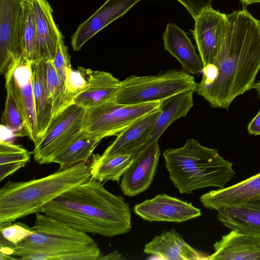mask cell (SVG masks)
I'll return each mask as SVG.
<instances>
[{
  "mask_svg": "<svg viewBox=\"0 0 260 260\" xmlns=\"http://www.w3.org/2000/svg\"><path fill=\"white\" fill-rule=\"evenodd\" d=\"M141 1L107 0L93 14L80 24L73 35L71 45L73 50L80 51L83 46L96 34L122 16Z\"/></svg>",
  "mask_w": 260,
  "mask_h": 260,
  "instance_id": "cell-14",
  "label": "cell"
},
{
  "mask_svg": "<svg viewBox=\"0 0 260 260\" xmlns=\"http://www.w3.org/2000/svg\"><path fill=\"white\" fill-rule=\"evenodd\" d=\"M90 178L89 166L81 162L38 179L9 180L0 188V223L41 212L52 200Z\"/></svg>",
  "mask_w": 260,
  "mask_h": 260,
  "instance_id": "cell-4",
  "label": "cell"
},
{
  "mask_svg": "<svg viewBox=\"0 0 260 260\" xmlns=\"http://www.w3.org/2000/svg\"><path fill=\"white\" fill-rule=\"evenodd\" d=\"M41 213L80 232L106 237L132 229L131 210L124 198L91 178L52 200Z\"/></svg>",
  "mask_w": 260,
  "mask_h": 260,
  "instance_id": "cell-2",
  "label": "cell"
},
{
  "mask_svg": "<svg viewBox=\"0 0 260 260\" xmlns=\"http://www.w3.org/2000/svg\"><path fill=\"white\" fill-rule=\"evenodd\" d=\"M194 21V37L204 67L215 60L225 38L229 21L226 14L211 7L203 9Z\"/></svg>",
  "mask_w": 260,
  "mask_h": 260,
  "instance_id": "cell-11",
  "label": "cell"
},
{
  "mask_svg": "<svg viewBox=\"0 0 260 260\" xmlns=\"http://www.w3.org/2000/svg\"><path fill=\"white\" fill-rule=\"evenodd\" d=\"M63 39V36L61 31L59 30L56 51L54 57L52 60V62L64 87L67 73L72 69V67L70 61V55L68 52V47L64 44Z\"/></svg>",
  "mask_w": 260,
  "mask_h": 260,
  "instance_id": "cell-31",
  "label": "cell"
},
{
  "mask_svg": "<svg viewBox=\"0 0 260 260\" xmlns=\"http://www.w3.org/2000/svg\"><path fill=\"white\" fill-rule=\"evenodd\" d=\"M216 211L218 220L227 228L260 237V198Z\"/></svg>",
  "mask_w": 260,
  "mask_h": 260,
  "instance_id": "cell-22",
  "label": "cell"
},
{
  "mask_svg": "<svg viewBox=\"0 0 260 260\" xmlns=\"http://www.w3.org/2000/svg\"><path fill=\"white\" fill-rule=\"evenodd\" d=\"M160 101L123 105L113 101L87 109L82 133L101 141L117 136L144 116L160 108Z\"/></svg>",
  "mask_w": 260,
  "mask_h": 260,
  "instance_id": "cell-7",
  "label": "cell"
},
{
  "mask_svg": "<svg viewBox=\"0 0 260 260\" xmlns=\"http://www.w3.org/2000/svg\"><path fill=\"white\" fill-rule=\"evenodd\" d=\"M123 259L122 255L118 251H115L110 253L105 256H102L99 258V259Z\"/></svg>",
  "mask_w": 260,
  "mask_h": 260,
  "instance_id": "cell-35",
  "label": "cell"
},
{
  "mask_svg": "<svg viewBox=\"0 0 260 260\" xmlns=\"http://www.w3.org/2000/svg\"><path fill=\"white\" fill-rule=\"evenodd\" d=\"M0 231L3 236L15 246L34 233L30 228L20 222L0 223Z\"/></svg>",
  "mask_w": 260,
  "mask_h": 260,
  "instance_id": "cell-32",
  "label": "cell"
},
{
  "mask_svg": "<svg viewBox=\"0 0 260 260\" xmlns=\"http://www.w3.org/2000/svg\"><path fill=\"white\" fill-rule=\"evenodd\" d=\"M30 68L38 131V141L36 144H37L53 118V105L47 89L42 61L30 63Z\"/></svg>",
  "mask_w": 260,
  "mask_h": 260,
  "instance_id": "cell-24",
  "label": "cell"
},
{
  "mask_svg": "<svg viewBox=\"0 0 260 260\" xmlns=\"http://www.w3.org/2000/svg\"><path fill=\"white\" fill-rule=\"evenodd\" d=\"M2 125L8 128L15 137L26 136L25 127L22 118L12 98L7 93Z\"/></svg>",
  "mask_w": 260,
  "mask_h": 260,
  "instance_id": "cell-30",
  "label": "cell"
},
{
  "mask_svg": "<svg viewBox=\"0 0 260 260\" xmlns=\"http://www.w3.org/2000/svg\"><path fill=\"white\" fill-rule=\"evenodd\" d=\"M260 198V173L233 185L211 190L202 194L200 200L210 210L245 204Z\"/></svg>",
  "mask_w": 260,
  "mask_h": 260,
  "instance_id": "cell-16",
  "label": "cell"
},
{
  "mask_svg": "<svg viewBox=\"0 0 260 260\" xmlns=\"http://www.w3.org/2000/svg\"><path fill=\"white\" fill-rule=\"evenodd\" d=\"M135 155L115 154L103 156L95 154L89 166L91 178L102 182L108 181L119 183L132 164Z\"/></svg>",
  "mask_w": 260,
  "mask_h": 260,
  "instance_id": "cell-25",
  "label": "cell"
},
{
  "mask_svg": "<svg viewBox=\"0 0 260 260\" xmlns=\"http://www.w3.org/2000/svg\"><path fill=\"white\" fill-rule=\"evenodd\" d=\"M241 2L246 5H249L253 3H260V0H240Z\"/></svg>",
  "mask_w": 260,
  "mask_h": 260,
  "instance_id": "cell-36",
  "label": "cell"
},
{
  "mask_svg": "<svg viewBox=\"0 0 260 260\" xmlns=\"http://www.w3.org/2000/svg\"><path fill=\"white\" fill-rule=\"evenodd\" d=\"M252 89L256 90L257 95L260 98V80L255 82Z\"/></svg>",
  "mask_w": 260,
  "mask_h": 260,
  "instance_id": "cell-37",
  "label": "cell"
},
{
  "mask_svg": "<svg viewBox=\"0 0 260 260\" xmlns=\"http://www.w3.org/2000/svg\"><path fill=\"white\" fill-rule=\"evenodd\" d=\"M34 233L18 243L13 256L22 260H99L98 244L88 234L41 212L36 213Z\"/></svg>",
  "mask_w": 260,
  "mask_h": 260,
  "instance_id": "cell-3",
  "label": "cell"
},
{
  "mask_svg": "<svg viewBox=\"0 0 260 260\" xmlns=\"http://www.w3.org/2000/svg\"><path fill=\"white\" fill-rule=\"evenodd\" d=\"M214 252L207 260H260V237L231 230L213 245Z\"/></svg>",
  "mask_w": 260,
  "mask_h": 260,
  "instance_id": "cell-15",
  "label": "cell"
},
{
  "mask_svg": "<svg viewBox=\"0 0 260 260\" xmlns=\"http://www.w3.org/2000/svg\"><path fill=\"white\" fill-rule=\"evenodd\" d=\"M160 154L158 141L144 146L121 178L120 187L126 196L134 197L146 190L155 174Z\"/></svg>",
  "mask_w": 260,
  "mask_h": 260,
  "instance_id": "cell-13",
  "label": "cell"
},
{
  "mask_svg": "<svg viewBox=\"0 0 260 260\" xmlns=\"http://www.w3.org/2000/svg\"><path fill=\"white\" fill-rule=\"evenodd\" d=\"M35 16L41 61L52 60L55 55L59 29L53 10L47 0H30Z\"/></svg>",
  "mask_w": 260,
  "mask_h": 260,
  "instance_id": "cell-21",
  "label": "cell"
},
{
  "mask_svg": "<svg viewBox=\"0 0 260 260\" xmlns=\"http://www.w3.org/2000/svg\"><path fill=\"white\" fill-rule=\"evenodd\" d=\"M22 24V57L31 63L41 61L35 16L30 0H23Z\"/></svg>",
  "mask_w": 260,
  "mask_h": 260,
  "instance_id": "cell-27",
  "label": "cell"
},
{
  "mask_svg": "<svg viewBox=\"0 0 260 260\" xmlns=\"http://www.w3.org/2000/svg\"><path fill=\"white\" fill-rule=\"evenodd\" d=\"M159 109L144 116L124 129L102 155H135L138 153L150 139Z\"/></svg>",
  "mask_w": 260,
  "mask_h": 260,
  "instance_id": "cell-17",
  "label": "cell"
},
{
  "mask_svg": "<svg viewBox=\"0 0 260 260\" xmlns=\"http://www.w3.org/2000/svg\"><path fill=\"white\" fill-rule=\"evenodd\" d=\"M49 96L53 105V117L73 104L67 96L64 87L52 60L42 61Z\"/></svg>",
  "mask_w": 260,
  "mask_h": 260,
  "instance_id": "cell-29",
  "label": "cell"
},
{
  "mask_svg": "<svg viewBox=\"0 0 260 260\" xmlns=\"http://www.w3.org/2000/svg\"><path fill=\"white\" fill-rule=\"evenodd\" d=\"M162 40L165 49L179 61L183 71L191 75L202 73L201 58L183 30L175 24L169 23Z\"/></svg>",
  "mask_w": 260,
  "mask_h": 260,
  "instance_id": "cell-20",
  "label": "cell"
},
{
  "mask_svg": "<svg viewBox=\"0 0 260 260\" xmlns=\"http://www.w3.org/2000/svg\"><path fill=\"white\" fill-rule=\"evenodd\" d=\"M134 213L143 219L152 221L184 222L199 217L202 212L191 203L167 194H159L154 198L136 204Z\"/></svg>",
  "mask_w": 260,
  "mask_h": 260,
  "instance_id": "cell-12",
  "label": "cell"
},
{
  "mask_svg": "<svg viewBox=\"0 0 260 260\" xmlns=\"http://www.w3.org/2000/svg\"><path fill=\"white\" fill-rule=\"evenodd\" d=\"M193 91H184L160 101L159 113L153 129L144 146L158 141L174 121L186 116L193 106Z\"/></svg>",
  "mask_w": 260,
  "mask_h": 260,
  "instance_id": "cell-23",
  "label": "cell"
},
{
  "mask_svg": "<svg viewBox=\"0 0 260 260\" xmlns=\"http://www.w3.org/2000/svg\"><path fill=\"white\" fill-rule=\"evenodd\" d=\"M197 84L192 75L176 69L155 75H131L121 81L113 102L133 105L162 101L182 92H196Z\"/></svg>",
  "mask_w": 260,
  "mask_h": 260,
  "instance_id": "cell-6",
  "label": "cell"
},
{
  "mask_svg": "<svg viewBox=\"0 0 260 260\" xmlns=\"http://www.w3.org/2000/svg\"><path fill=\"white\" fill-rule=\"evenodd\" d=\"M247 131L250 135H260V110L248 123Z\"/></svg>",
  "mask_w": 260,
  "mask_h": 260,
  "instance_id": "cell-34",
  "label": "cell"
},
{
  "mask_svg": "<svg viewBox=\"0 0 260 260\" xmlns=\"http://www.w3.org/2000/svg\"><path fill=\"white\" fill-rule=\"evenodd\" d=\"M229 25L212 64L203 67L196 92L212 108L228 109L252 89L260 70V20L246 9L227 15Z\"/></svg>",
  "mask_w": 260,
  "mask_h": 260,
  "instance_id": "cell-1",
  "label": "cell"
},
{
  "mask_svg": "<svg viewBox=\"0 0 260 260\" xmlns=\"http://www.w3.org/2000/svg\"><path fill=\"white\" fill-rule=\"evenodd\" d=\"M144 252L165 259H205L204 254L186 243L174 229L163 231L144 246Z\"/></svg>",
  "mask_w": 260,
  "mask_h": 260,
  "instance_id": "cell-19",
  "label": "cell"
},
{
  "mask_svg": "<svg viewBox=\"0 0 260 260\" xmlns=\"http://www.w3.org/2000/svg\"><path fill=\"white\" fill-rule=\"evenodd\" d=\"M4 76L7 93L14 101L22 118L26 136L35 145L38 141V131L32 88L30 63L22 58Z\"/></svg>",
  "mask_w": 260,
  "mask_h": 260,
  "instance_id": "cell-10",
  "label": "cell"
},
{
  "mask_svg": "<svg viewBox=\"0 0 260 260\" xmlns=\"http://www.w3.org/2000/svg\"><path fill=\"white\" fill-rule=\"evenodd\" d=\"M163 156L169 178L181 194L209 187L223 188L235 174L233 163L194 139H188L181 147L166 149Z\"/></svg>",
  "mask_w": 260,
  "mask_h": 260,
  "instance_id": "cell-5",
  "label": "cell"
},
{
  "mask_svg": "<svg viewBox=\"0 0 260 260\" xmlns=\"http://www.w3.org/2000/svg\"><path fill=\"white\" fill-rule=\"evenodd\" d=\"M87 85L73 99L76 105L87 110L113 101L121 81L105 71L85 69Z\"/></svg>",
  "mask_w": 260,
  "mask_h": 260,
  "instance_id": "cell-18",
  "label": "cell"
},
{
  "mask_svg": "<svg viewBox=\"0 0 260 260\" xmlns=\"http://www.w3.org/2000/svg\"><path fill=\"white\" fill-rule=\"evenodd\" d=\"M23 0H0V74L6 75L22 58Z\"/></svg>",
  "mask_w": 260,
  "mask_h": 260,
  "instance_id": "cell-9",
  "label": "cell"
},
{
  "mask_svg": "<svg viewBox=\"0 0 260 260\" xmlns=\"http://www.w3.org/2000/svg\"><path fill=\"white\" fill-rule=\"evenodd\" d=\"M86 110L74 103L53 117L31 153L40 164L53 163L82 133Z\"/></svg>",
  "mask_w": 260,
  "mask_h": 260,
  "instance_id": "cell-8",
  "label": "cell"
},
{
  "mask_svg": "<svg viewBox=\"0 0 260 260\" xmlns=\"http://www.w3.org/2000/svg\"><path fill=\"white\" fill-rule=\"evenodd\" d=\"M30 153L19 145L8 141L0 142V182L29 162Z\"/></svg>",
  "mask_w": 260,
  "mask_h": 260,
  "instance_id": "cell-28",
  "label": "cell"
},
{
  "mask_svg": "<svg viewBox=\"0 0 260 260\" xmlns=\"http://www.w3.org/2000/svg\"><path fill=\"white\" fill-rule=\"evenodd\" d=\"M101 141L83 133L64 151L57 155L53 163L59 165L58 170L71 168L81 162H86Z\"/></svg>",
  "mask_w": 260,
  "mask_h": 260,
  "instance_id": "cell-26",
  "label": "cell"
},
{
  "mask_svg": "<svg viewBox=\"0 0 260 260\" xmlns=\"http://www.w3.org/2000/svg\"><path fill=\"white\" fill-rule=\"evenodd\" d=\"M194 19L204 9L211 7L213 0H178Z\"/></svg>",
  "mask_w": 260,
  "mask_h": 260,
  "instance_id": "cell-33",
  "label": "cell"
}]
</instances>
